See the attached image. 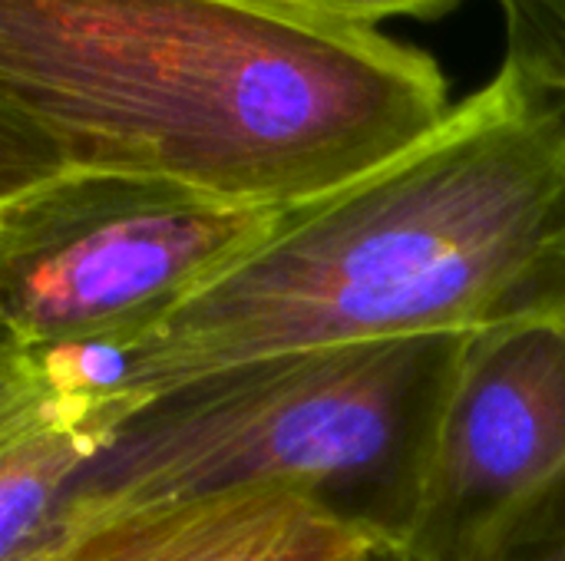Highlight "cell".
<instances>
[{"instance_id":"cell-1","label":"cell","mask_w":565,"mask_h":561,"mask_svg":"<svg viewBox=\"0 0 565 561\" xmlns=\"http://www.w3.org/2000/svg\"><path fill=\"white\" fill-rule=\"evenodd\" d=\"M454 109L437 56L252 0H0V195L60 172L298 208Z\"/></svg>"},{"instance_id":"cell-2","label":"cell","mask_w":565,"mask_h":561,"mask_svg":"<svg viewBox=\"0 0 565 561\" xmlns=\"http://www.w3.org/2000/svg\"><path fill=\"white\" fill-rule=\"evenodd\" d=\"M565 314V99L503 56L407 152L288 208L152 331L129 397L238 360Z\"/></svg>"},{"instance_id":"cell-3","label":"cell","mask_w":565,"mask_h":561,"mask_svg":"<svg viewBox=\"0 0 565 561\" xmlns=\"http://www.w3.org/2000/svg\"><path fill=\"white\" fill-rule=\"evenodd\" d=\"M470 344L420 334L301 347L149 390L79 470L56 542L159 503L288 486L407 549Z\"/></svg>"},{"instance_id":"cell-4","label":"cell","mask_w":565,"mask_h":561,"mask_svg":"<svg viewBox=\"0 0 565 561\" xmlns=\"http://www.w3.org/2000/svg\"><path fill=\"white\" fill-rule=\"evenodd\" d=\"M285 215L119 172H60L3 192L0 344L146 334Z\"/></svg>"},{"instance_id":"cell-5","label":"cell","mask_w":565,"mask_h":561,"mask_svg":"<svg viewBox=\"0 0 565 561\" xmlns=\"http://www.w3.org/2000/svg\"><path fill=\"white\" fill-rule=\"evenodd\" d=\"M565 466V314L477 331L454 387L411 539L417 561H463Z\"/></svg>"},{"instance_id":"cell-6","label":"cell","mask_w":565,"mask_h":561,"mask_svg":"<svg viewBox=\"0 0 565 561\" xmlns=\"http://www.w3.org/2000/svg\"><path fill=\"white\" fill-rule=\"evenodd\" d=\"M374 546L301 489L252 486L106 516L36 561H348Z\"/></svg>"},{"instance_id":"cell-7","label":"cell","mask_w":565,"mask_h":561,"mask_svg":"<svg viewBox=\"0 0 565 561\" xmlns=\"http://www.w3.org/2000/svg\"><path fill=\"white\" fill-rule=\"evenodd\" d=\"M109 433L43 403L0 400V561H36L56 542L66 493Z\"/></svg>"},{"instance_id":"cell-8","label":"cell","mask_w":565,"mask_h":561,"mask_svg":"<svg viewBox=\"0 0 565 561\" xmlns=\"http://www.w3.org/2000/svg\"><path fill=\"white\" fill-rule=\"evenodd\" d=\"M463 561H565V466L513 503Z\"/></svg>"},{"instance_id":"cell-9","label":"cell","mask_w":565,"mask_h":561,"mask_svg":"<svg viewBox=\"0 0 565 561\" xmlns=\"http://www.w3.org/2000/svg\"><path fill=\"white\" fill-rule=\"evenodd\" d=\"M503 56L565 99V0H497Z\"/></svg>"},{"instance_id":"cell-10","label":"cell","mask_w":565,"mask_h":561,"mask_svg":"<svg viewBox=\"0 0 565 561\" xmlns=\"http://www.w3.org/2000/svg\"><path fill=\"white\" fill-rule=\"evenodd\" d=\"M305 20L381 30L384 20H440L467 0H252Z\"/></svg>"},{"instance_id":"cell-11","label":"cell","mask_w":565,"mask_h":561,"mask_svg":"<svg viewBox=\"0 0 565 561\" xmlns=\"http://www.w3.org/2000/svg\"><path fill=\"white\" fill-rule=\"evenodd\" d=\"M348 561H417L411 555V549H404V546H374V549H367V552H361V555H354V559Z\"/></svg>"}]
</instances>
